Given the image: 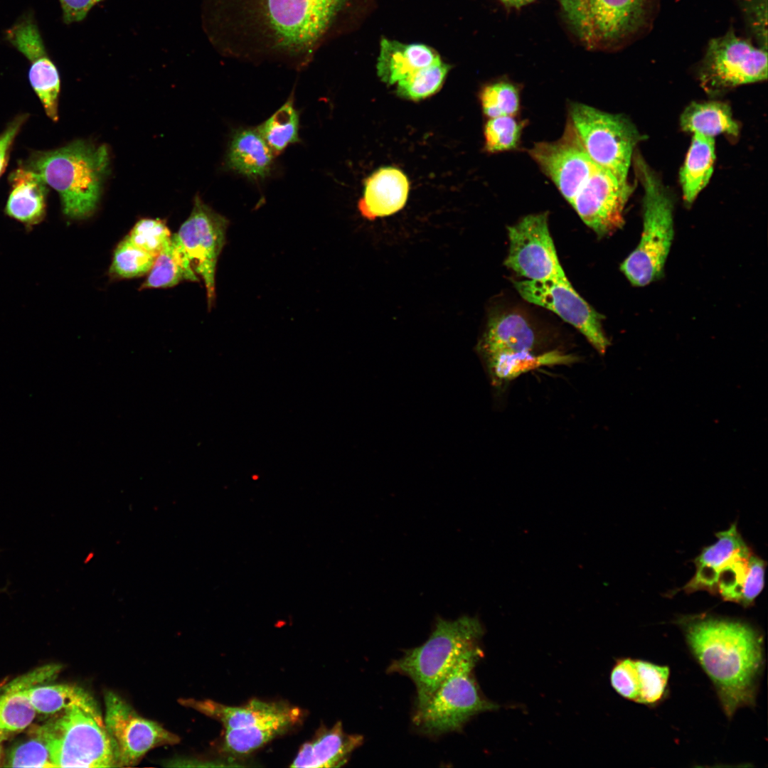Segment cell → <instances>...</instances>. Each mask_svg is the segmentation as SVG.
Instances as JSON below:
<instances>
[{"instance_id":"1","label":"cell","mask_w":768,"mask_h":768,"mask_svg":"<svg viewBox=\"0 0 768 768\" xmlns=\"http://www.w3.org/2000/svg\"><path fill=\"white\" fill-rule=\"evenodd\" d=\"M370 0H203L204 30L223 55L296 69L352 31Z\"/></svg>"},{"instance_id":"2","label":"cell","mask_w":768,"mask_h":768,"mask_svg":"<svg viewBox=\"0 0 768 768\" xmlns=\"http://www.w3.org/2000/svg\"><path fill=\"white\" fill-rule=\"evenodd\" d=\"M686 642L713 682L725 715L754 705L763 667L762 637L741 621L708 614L681 619Z\"/></svg>"},{"instance_id":"3","label":"cell","mask_w":768,"mask_h":768,"mask_svg":"<svg viewBox=\"0 0 768 768\" xmlns=\"http://www.w3.org/2000/svg\"><path fill=\"white\" fill-rule=\"evenodd\" d=\"M109 162L105 145L77 140L59 149L33 154L26 167L58 193L66 216L83 219L96 209Z\"/></svg>"},{"instance_id":"4","label":"cell","mask_w":768,"mask_h":768,"mask_svg":"<svg viewBox=\"0 0 768 768\" xmlns=\"http://www.w3.org/2000/svg\"><path fill=\"white\" fill-rule=\"evenodd\" d=\"M694 560L695 572L684 585L687 593L706 591L727 602L752 606L764 585L767 562L747 545L736 523L715 534Z\"/></svg>"},{"instance_id":"5","label":"cell","mask_w":768,"mask_h":768,"mask_svg":"<svg viewBox=\"0 0 768 768\" xmlns=\"http://www.w3.org/2000/svg\"><path fill=\"white\" fill-rule=\"evenodd\" d=\"M483 634V626L476 617L464 615L454 620L438 617L428 639L420 646L405 650L390 663L388 672L412 680L417 693L415 710H420L459 657L479 644Z\"/></svg>"},{"instance_id":"6","label":"cell","mask_w":768,"mask_h":768,"mask_svg":"<svg viewBox=\"0 0 768 768\" xmlns=\"http://www.w3.org/2000/svg\"><path fill=\"white\" fill-rule=\"evenodd\" d=\"M636 176L644 188L643 229L639 242L620 265L630 283L644 287L663 274L673 239V203L660 178L639 154Z\"/></svg>"},{"instance_id":"7","label":"cell","mask_w":768,"mask_h":768,"mask_svg":"<svg viewBox=\"0 0 768 768\" xmlns=\"http://www.w3.org/2000/svg\"><path fill=\"white\" fill-rule=\"evenodd\" d=\"M481 655L479 644L466 651L425 705L415 710L413 724L421 733L435 737L458 731L474 715L498 708L483 695L474 676Z\"/></svg>"},{"instance_id":"8","label":"cell","mask_w":768,"mask_h":768,"mask_svg":"<svg viewBox=\"0 0 768 768\" xmlns=\"http://www.w3.org/2000/svg\"><path fill=\"white\" fill-rule=\"evenodd\" d=\"M656 0H560L573 33L590 49L622 46L651 24Z\"/></svg>"},{"instance_id":"9","label":"cell","mask_w":768,"mask_h":768,"mask_svg":"<svg viewBox=\"0 0 768 768\" xmlns=\"http://www.w3.org/2000/svg\"><path fill=\"white\" fill-rule=\"evenodd\" d=\"M56 714L33 729L55 767H117L102 715L76 705Z\"/></svg>"},{"instance_id":"10","label":"cell","mask_w":768,"mask_h":768,"mask_svg":"<svg viewBox=\"0 0 768 768\" xmlns=\"http://www.w3.org/2000/svg\"><path fill=\"white\" fill-rule=\"evenodd\" d=\"M568 115L591 159L628 183L633 150L641 138L634 126L621 115L581 103H572Z\"/></svg>"},{"instance_id":"11","label":"cell","mask_w":768,"mask_h":768,"mask_svg":"<svg viewBox=\"0 0 768 768\" xmlns=\"http://www.w3.org/2000/svg\"><path fill=\"white\" fill-rule=\"evenodd\" d=\"M698 74L701 85L710 94L765 80L767 49L737 36L730 28L709 41Z\"/></svg>"},{"instance_id":"12","label":"cell","mask_w":768,"mask_h":768,"mask_svg":"<svg viewBox=\"0 0 768 768\" xmlns=\"http://www.w3.org/2000/svg\"><path fill=\"white\" fill-rule=\"evenodd\" d=\"M105 728L112 745L116 767L138 763L151 749L179 742L178 735L155 721L139 715L122 697L111 690L104 695Z\"/></svg>"},{"instance_id":"13","label":"cell","mask_w":768,"mask_h":768,"mask_svg":"<svg viewBox=\"0 0 768 768\" xmlns=\"http://www.w3.org/2000/svg\"><path fill=\"white\" fill-rule=\"evenodd\" d=\"M509 250L505 265L526 279L569 281L550 235L548 213L528 215L508 228Z\"/></svg>"},{"instance_id":"14","label":"cell","mask_w":768,"mask_h":768,"mask_svg":"<svg viewBox=\"0 0 768 768\" xmlns=\"http://www.w3.org/2000/svg\"><path fill=\"white\" fill-rule=\"evenodd\" d=\"M228 224L225 216L203 203L197 195L189 217L176 233L195 272L205 283L209 309L215 297L216 266L225 242Z\"/></svg>"},{"instance_id":"15","label":"cell","mask_w":768,"mask_h":768,"mask_svg":"<svg viewBox=\"0 0 768 768\" xmlns=\"http://www.w3.org/2000/svg\"><path fill=\"white\" fill-rule=\"evenodd\" d=\"M514 286L524 299L557 314L580 331L600 354L606 352L610 343L602 329L603 316L576 292L569 281L523 279L514 282Z\"/></svg>"},{"instance_id":"16","label":"cell","mask_w":768,"mask_h":768,"mask_svg":"<svg viewBox=\"0 0 768 768\" xmlns=\"http://www.w3.org/2000/svg\"><path fill=\"white\" fill-rule=\"evenodd\" d=\"M633 191L609 171L597 166L570 205L599 237L609 236L624 225V211Z\"/></svg>"},{"instance_id":"17","label":"cell","mask_w":768,"mask_h":768,"mask_svg":"<svg viewBox=\"0 0 768 768\" xmlns=\"http://www.w3.org/2000/svg\"><path fill=\"white\" fill-rule=\"evenodd\" d=\"M528 154L570 203L598 166L569 119L560 139L535 143Z\"/></svg>"},{"instance_id":"18","label":"cell","mask_w":768,"mask_h":768,"mask_svg":"<svg viewBox=\"0 0 768 768\" xmlns=\"http://www.w3.org/2000/svg\"><path fill=\"white\" fill-rule=\"evenodd\" d=\"M6 39L30 61V83L41 100L46 114L52 120L57 121L59 73L47 53L32 14L23 15L6 30Z\"/></svg>"},{"instance_id":"19","label":"cell","mask_w":768,"mask_h":768,"mask_svg":"<svg viewBox=\"0 0 768 768\" xmlns=\"http://www.w3.org/2000/svg\"><path fill=\"white\" fill-rule=\"evenodd\" d=\"M535 341V334L523 316L504 311L490 318L479 350L487 363L503 357L530 353Z\"/></svg>"},{"instance_id":"20","label":"cell","mask_w":768,"mask_h":768,"mask_svg":"<svg viewBox=\"0 0 768 768\" xmlns=\"http://www.w3.org/2000/svg\"><path fill=\"white\" fill-rule=\"evenodd\" d=\"M363 742L361 735L346 733L337 722L330 728L321 727L313 740L303 744L290 767H342Z\"/></svg>"},{"instance_id":"21","label":"cell","mask_w":768,"mask_h":768,"mask_svg":"<svg viewBox=\"0 0 768 768\" xmlns=\"http://www.w3.org/2000/svg\"><path fill=\"white\" fill-rule=\"evenodd\" d=\"M274 154L257 128H238L232 132L225 154L228 169L253 181L268 177Z\"/></svg>"},{"instance_id":"22","label":"cell","mask_w":768,"mask_h":768,"mask_svg":"<svg viewBox=\"0 0 768 768\" xmlns=\"http://www.w3.org/2000/svg\"><path fill=\"white\" fill-rule=\"evenodd\" d=\"M408 192V180L400 170L381 168L366 180L358 209L368 220L392 215L403 208Z\"/></svg>"},{"instance_id":"23","label":"cell","mask_w":768,"mask_h":768,"mask_svg":"<svg viewBox=\"0 0 768 768\" xmlns=\"http://www.w3.org/2000/svg\"><path fill=\"white\" fill-rule=\"evenodd\" d=\"M440 60L437 50L427 45L404 43L382 38L376 64L377 73L383 82L390 85Z\"/></svg>"},{"instance_id":"24","label":"cell","mask_w":768,"mask_h":768,"mask_svg":"<svg viewBox=\"0 0 768 768\" xmlns=\"http://www.w3.org/2000/svg\"><path fill=\"white\" fill-rule=\"evenodd\" d=\"M181 703L220 722L225 730L245 728L277 718L295 706L284 701L267 702L258 699L240 706H230L211 700L183 699Z\"/></svg>"},{"instance_id":"25","label":"cell","mask_w":768,"mask_h":768,"mask_svg":"<svg viewBox=\"0 0 768 768\" xmlns=\"http://www.w3.org/2000/svg\"><path fill=\"white\" fill-rule=\"evenodd\" d=\"M9 180L11 190L6 214L28 226L39 223L46 214L48 185L38 173L26 166L14 170Z\"/></svg>"},{"instance_id":"26","label":"cell","mask_w":768,"mask_h":768,"mask_svg":"<svg viewBox=\"0 0 768 768\" xmlns=\"http://www.w3.org/2000/svg\"><path fill=\"white\" fill-rule=\"evenodd\" d=\"M302 718V710L295 707L290 712L251 727L227 730L223 750L235 755L249 754L270 740L284 734L298 724Z\"/></svg>"},{"instance_id":"27","label":"cell","mask_w":768,"mask_h":768,"mask_svg":"<svg viewBox=\"0 0 768 768\" xmlns=\"http://www.w3.org/2000/svg\"><path fill=\"white\" fill-rule=\"evenodd\" d=\"M715 160L713 137L694 133L680 172L683 199L688 206L708 183Z\"/></svg>"},{"instance_id":"28","label":"cell","mask_w":768,"mask_h":768,"mask_svg":"<svg viewBox=\"0 0 768 768\" xmlns=\"http://www.w3.org/2000/svg\"><path fill=\"white\" fill-rule=\"evenodd\" d=\"M183 280L196 282L198 277L175 233L155 257L140 289L170 287Z\"/></svg>"},{"instance_id":"29","label":"cell","mask_w":768,"mask_h":768,"mask_svg":"<svg viewBox=\"0 0 768 768\" xmlns=\"http://www.w3.org/2000/svg\"><path fill=\"white\" fill-rule=\"evenodd\" d=\"M681 126L684 131L710 137L720 134L737 137L740 131L730 107L721 102H692L681 115Z\"/></svg>"},{"instance_id":"30","label":"cell","mask_w":768,"mask_h":768,"mask_svg":"<svg viewBox=\"0 0 768 768\" xmlns=\"http://www.w3.org/2000/svg\"><path fill=\"white\" fill-rule=\"evenodd\" d=\"M26 691L36 713L53 715L76 705L101 715L98 705L90 693L75 685L46 684Z\"/></svg>"},{"instance_id":"31","label":"cell","mask_w":768,"mask_h":768,"mask_svg":"<svg viewBox=\"0 0 768 768\" xmlns=\"http://www.w3.org/2000/svg\"><path fill=\"white\" fill-rule=\"evenodd\" d=\"M572 355L558 351L535 356L531 352L503 357L486 363L491 380L498 386L517 378L522 373L544 366L570 364L576 361Z\"/></svg>"},{"instance_id":"32","label":"cell","mask_w":768,"mask_h":768,"mask_svg":"<svg viewBox=\"0 0 768 768\" xmlns=\"http://www.w3.org/2000/svg\"><path fill=\"white\" fill-rule=\"evenodd\" d=\"M257 128L275 156L300 142L299 114L294 107L293 96Z\"/></svg>"},{"instance_id":"33","label":"cell","mask_w":768,"mask_h":768,"mask_svg":"<svg viewBox=\"0 0 768 768\" xmlns=\"http://www.w3.org/2000/svg\"><path fill=\"white\" fill-rule=\"evenodd\" d=\"M36 711L26 690L2 691L0 694V740L28 727Z\"/></svg>"},{"instance_id":"34","label":"cell","mask_w":768,"mask_h":768,"mask_svg":"<svg viewBox=\"0 0 768 768\" xmlns=\"http://www.w3.org/2000/svg\"><path fill=\"white\" fill-rule=\"evenodd\" d=\"M449 69L442 60L420 69L397 82V93L414 101L426 98L440 90Z\"/></svg>"},{"instance_id":"35","label":"cell","mask_w":768,"mask_h":768,"mask_svg":"<svg viewBox=\"0 0 768 768\" xmlns=\"http://www.w3.org/2000/svg\"><path fill=\"white\" fill-rule=\"evenodd\" d=\"M155 257L132 243L127 236L115 249L110 273L119 278H133L149 272Z\"/></svg>"},{"instance_id":"36","label":"cell","mask_w":768,"mask_h":768,"mask_svg":"<svg viewBox=\"0 0 768 768\" xmlns=\"http://www.w3.org/2000/svg\"><path fill=\"white\" fill-rule=\"evenodd\" d=\"M480 100L484 113L489 118L514 116L519 109L518 89L505 81L485 86L481 92Z\"/></svg>"},{"instance_id":"37","label":"cell","mask_w":768,"mask_h":768,"mask_svg":"<svg viewBox=\"0 0 768 768\" xmlns=\"http://www.w3.org/2000/svg\"><path fill=\"white\" fill-rule=\"evenodd\" d=\"M639 673V703L654 705L664 697L670 676L666 666H659L643 660L636 659Z\"/></svg>"},{"instance_id":"38","label":"cell","mask_w":768,"mask_h":768,"mask_svg":"<svg viewBox=\"0 0 768 768\" xmlns=\"http://www.w3.org/2000/svg\"><path fill=\"white\" fill-rule=\"evenodd\" d=\"M521 132V125L513 116L489 118L484 127L485 149L496 153L514 149Z\"/></svg>"},{"instance_id":"39","label":"cell","mask_w":768,"mask_h":768,"mask_svg":"<svg viewBox=\"0 0 768 768\" xmlns=\"http://www.w3.org/2000/svg\"><path fill=\"white\" fill-rule=\"evenodd\" d=\"M6 767H55L43 740L35 733L32 737L16 744L9 752Z\"/></svg>"},{"instance_id":"40","label":"cell","mask_w":768,"mask_h":768,"mask_svg":"<svg viewBox=\"0 0 768 768\" xmlns=\"http://www.w3.org/2000/svg\"><path fill=\"white\" fill-rule=\"evenodd\" d=\"M171 233L161 220L144 218L138 221L127 236L135 245L156 257L171 239Z\"/></svg>"},{"instance_id":"41","label":"cell","mask_w":768,"mask_h":768,"mask_svg":"<svg viewBox=\"0 0 768 768\" xmlns=\"http://www.w3.org/2000/svg\"><path fill=\"white\" fill-rule=\"evenodd\" d=\"M613 688L623 698L638 703L639 673L636 659L623 658L617 661L610 675Z\"/></svg>"},{"instance_id":"42","label":"cell","mask_w":768,"mask_h":768,"mask_svg":"<svg viewBox=\"0 0 768 768\" xmlns=\"http://www.w3.org/2000/svg\"><path fill=\"white\" fill-rule=\"evenodd\" d=\"M740 6L757 46L767 49V0H740Z\"/></svg>"},{"instance_id":"43","label":"cell","mask_w":768,"mask_h":768,"mask_svg":"<svg viewBox=\"0 0 768 768\" xmlns=\"http://www.w3.org/2000/svg\"><path fill=\"white\" fill-rule=\"evenodd\" d=\"M63 668L58 663H50L38 667L23 674L1 688L2 691L26 690L37 686L46 685L55 681Z\"/></svg>"},{"instance_id":"44","label":"cell","mask_w":768,"mask_h":768,"mask_svg":"<svg viewBox=\"0 0 768 768\" xmlns=\"http://www.w3.org/2000/svg\"><path fill=\"white\" fill-rule=\"evenodd\" d=\"M102 0H59L66 24L82 21L90 10Z\"/></svg>"},{"instance_id":"45","label":"cell","mask_w":768,"mask_h":768,"mask_svg":"<svg viewBox=\"0 0 768 768\" xmlns=\"http://www.w3.org/2000/svg\"><path fill=\"white\" fill-rule=\"evenodd\" d=\"M26 118L25 114L18 116L0 134V176L6 166L14 139Z\"/></svg>"},{"instance_id":"46","label":"cell","mask_w":768,"mask_h":768,"mask_svg":"<svg viewBox=\"0 0 768 768\" xmlns=\"http://www.w3.org/2000/svg\"><path fill=\"white\" fill-rule=\"evenodd\" d=\"M506 6L519 8L534 0H499Z\"/></svg>"},{"instance_id":"47","label":"cell","mask_w":768,"mask_h":768,"mask_svg":"<svg viewBox=\"0 0 768 768\" xmlns=\"http://www.w3.org/2000/svg\"><path fill=\"white\" fill-rule=\"evenodd\" d=\"M6 683V682L5 681L0 683V689Z\"/></svg>"},{"instance_id":"48","label":"cell","mask_w":768,"mask_h":768,"mask_svg":"<svg viewBox=\"0 0 768 768\" xmlns=\"http://www.w3.org/2000/svg\"><path fill=\"white\" fill-rule=\"evenodd\" d=\"M0 742H1V740H0ZM0 753H1V749H0Z\"/></svg>"}]
</instances>
